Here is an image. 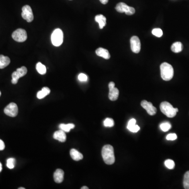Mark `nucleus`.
I'll list each match as a JSON object with an SVG mask.
<instances>
[{
    "label": "nucleus",
    "mask_w": 189,
    "mask_h": 189,
    "mask_svg": "<svg viewBox=\"0 0 189 189\" xmlns=\"http://www.w3.org/2000/svg\"><path fill=\"white\" fill-rule=\"evenodd\" d=\"M102 158L105 164L111 165L115 162L114 149L112 146L107 145L104 146L101 151Z\"/></svg>",
    "instance_id": "obj_1"
},
{
    "label": "nucleus",
    "mask_w": 189,
    "mask_h": 189,
    "mask_svg": "<svg viewBox=\"0 0 189 189\" xmlns=\"http://www.w3.org/2000/svg\"><path fill=\"white\" fill-rule=\"evenodd\" d=\"M161 76L165 81H169L173 78L174 75L173 68L167 63H163L160 66Z\"/></svg>",
    "instance_id": "obj_2"
},
{
    "label": "nucleus",
    "mask_w": 189,
    "mask_h": 189,
    "mask_svg": "<svg viewBox=\"0 0 189 189\" xmlns=\"http://www.w3.org/2000/svg\"><path fill=\"white\" fill-rule=\"evenodd\" d=\"M160 108L161 112L169 118L175 117L179 111L178 108H174L169 102L167 101L161 102L160 104Z\"/></svg>",
    "instance_id": "obj_3"
},
{
    "label": "nucleus",
    "mask_w": 189,
    "mask_h": 189,
    "mask_svg": "<svg viewBox=\"0 0 189 189\" xmlns=\"http://www.w3.org/2000/svg\"><path fill=\"white\" fill-rule=\"evenodd\" d=\"M63 31L60 29H57L53 31L51 35L52 43L55 46H60L61 45L63 42Z\"/></svg>",
    "instance_id": "obj_4"
},
{
    "label": "nucleus",
    "mask_w": 189,
    "mask_h": 189,
    "mask_svg": "<svg viewBox=\"0 0 189 189\" xmlns=\"http://www.w3.org/2000/svg\"><path fill=\"white\" fill-rule=\"evenodd\" d=\"M12 37L17 42H24L27 39V33L25 29H19L12 33Z\"/></svg>",
    "instance_id": "obj_5"
},
{
    "label": "nucleus",
    "mask_w": 189,
    "mask_h": 189,
    "mask_svg": "<svg viewBox=\"0 0 189 189\" xmlns=\"http://www.w3.org/2000/svg\"><path fill=\"white\" fill-rule=\"evenodd\" d=\"M27 70L26 67L22 66L20 68H17L16 71L13 72L12 74V83L16 84L19 79L24 76L27 74Z\"/></svg>",
    "instance_id": "obj_6"
},
{
    "label": "nucleus",
    "mask_w": 189,
    "mask_h": 189,
    "mask_svg": "<svg viewBox=\"0 0 189 189\" xmlns=\"http://www.w3.org/2000/svg\"><path fill=\"white\" fill-rule=\"evenodd\" d=\"M22 16L23 19L27 20V22H32L34 20V15L30 6L26 5L23 7Z\"/></svg>",
    "instance_id": "obj_7"
},
{
    "label": "nucleus",
    "mask_w": 189,
    "mask_h": 189,
    "mask_svg": "<svg viewBox=\"0 0 189 189\" xmlns=\"http://www.w3.org/2000/svg\"><path fill=\"white\" fill-rule=\"evenodd\" d=\"M4 111L5 114L7 116L12 117H16L18 114V107L17 105L14 102H11L5 108Z\"/></svg>",
    "instance_id": "obj_8"
},
{
    "label": "nucleus",
    "mask_w": 189,
    "mask_h": 189,
    "mask_svg": "<svg viewBox=\"0 0 189 189\" xmlns=\"http://www.w3.org/2000/svg\"><path fill=\"white\" fill-rule=\"evenodd\" d=\"M130 45L132 51L135 53H139L141 50V42L138 36H133L130 39Z\"/></svg>",
    "instance_id": "obj_9"
},
{
    "label": "nucleus",
    "mask_w": 189,
    "mask_h": 189,
    "mask_svg": "<svg viewBox=\"0 0 189 189\" xmlns=\"http://www.w3.org/2000/svg\"><path fill=\"white\" fill-rule=\"evenodd\" d=\"M141 106L146 110V112L150 116H153L157 113V109L153 106L151 102H148L146 101H142L141 102Z\"/></svg>",
    "instance_id": "obj_10"
},
{
    "label": "nucleus",
    "mask_w": 189,
    "mask_h": 189,
    "mask_svg": "<svg viewBox=\"0 0 189 189\" xmlns=\"http://www.w3.org/2000/svg\"><path fill=\"white\" fill-rule=\"evenodd\" d=\"M53 137L55 139L61 142H64L66 140V135L65 131L61 129L55 132L53 135Z\"/></svg>",
    "instance_id": "obj_11"
},
{
    "label": "nucleus",
    "mask_w": 189,
    "mask_h": 189,
    "mask_svg": "<svg viewBox=\"0 0 189 189\" xmlns=\"http://www.w3.org/2000/svg\"><path fill=\"white\" fill-rule=\"evenodd\" d=\"M64 172L61 169H57L54 173V179L55 182L61 183L64 180Z\"/></svg>",
    "instance_id": "obj_12"
},
{
    "label": "nucleus",
    "mask_w": 189,
    "mask_h": 189,
    "mask_svg": "<svg viewBox=\"0 0 189 189\" xmlns=\"http://www.w3.org/2000/svg\"><path fill=\"white\" fill-rule=\"evenodd\" d=\"M96 54L98 56L102 57L106 60H109L110 58V55L107 50L103 48L102 47H99L96 51Z\"/></svg>",
    "instance_id": "obj_13"
},
{
    "label": "nucleus",
    "mask_w": 189,
    "mask_h": 189,
    "mask_svg": "<svg viewBox=\"0 0 189 189\" xmlns=\"http://www.w3.org/2000/svg\"><path fill=\"white\" fill-rule=\"evenodd\" d=\"M109 89V98L110 101H115L118 99L119 92L118 88L116 87H112Z\"/></svg>",
    "instance_id": "obj_14"
},
{
    "label": "nucleus",
    "mask_w": 189,
    "mask_h": 189,
    "mask_svg": "<svg viewBox=\"0 0 189 189\" xmlns=\"http://www.w3.org/2000/svg\"><path fill=\"white\" fill-rule=\"evenodd\" d=\"M70 155L74 160L78 161L83 159V155L82 153L75 149H72L70 151Z\"/></svg>",
    "instance_id": "obj_15"
},
{
    "label": "nucleus",
    "mask_w": 189,
    "mask_h": 189,
    "mask_svg": "<svg viewBox=\"0 0 189 189\" xmlns=\"http://www.w3.org/2000/svg\"><path fill=\"white\" fill-rule=\"evenodd\" d=\"M95 20L98 23L99 28L102 29L103 27L106 25V18L102 14H99L95 16Z\"/></svg>",
    "instance_id": "obj_16"
},
{
    "label": "nucleus",
    "mask_w": 189,
    "mask_h": 189,
    "mask_svg": "<svg viewBox=\"0 0 189 189\" xmlns=\"http://www.w3.org/2000/svg\"><path fill=\"white\" fill-rule=\"evenodd\" d=\"M10 61V59L8 57L0 55V69H3L7 66Z\"/></svg>",
    "instance_id": "obj_17"
},
{
    "label": "nucleus",
    "mask_w": 189,
    "mask_h": 189,
    "mask_svg": "<svg viewBox=\"0 0 189 189\" xmlns=\"http://www.w3.org/2000/svg\"><path fill=\"white\" fill-rule=\"evenodd\" d=\"M129 7L126 4L123 3V2H120L117 4L115 9L118 12L123 13H126L129 9Z\"/></svg>",
    "instance_id": "obj_18"
},
{
    "label": "nucleus",
    "mask_w": 189,
    "mask_h": 189,
    "mask_svg": "<svg viewBox=\"0 0 189 189\" xmlns=\"http://www.w3.org/2000/svg\"><path fill=\"white\" fill-rule=\"evenodd\" d=\"M51 90L48 87H43L42 90L39 91L37 94V97L38 99H41L44 98L46 96L50 94Z\"/></svg>",
    "instance_id": "obj_19"
},
{
    "label": "nucleus",
    "mask_w": 189,
    "mask_h": 189,
    "mask_svg": "<svg viewBox=\"0 0 189 189\" xmlns=\"http://www.w3.org/2000/svg\"><path fill=\"white\" fill-rule=\"evenodd\" d=\"M183 47V46L182 44L180 42H177L174 43L172 45L171 49L174 53H180L182 51Z\"/></svg>",
    "instance_id": "obj_20"
},
{
    "label": "nucleus",
    "mask_w": 189,
    "mask_h": 189,
    "mask_svg": "<svg viewBox=\"0 0 189 189\" xmlns=\"http://www.w3.org/2000/svg\"><path fill=\"white\" fill-rule=\"evenodd\" d=\"M75 126L73 124H61L59 126L60 129L62 130L65 132L68 133L70 130L75 128Z\"/></svg>",
    "instance_id": "obj_21"
},
{
    "label": "nucleus",
    "mask_w": 189,
    "mask_h": 189,
    "mask_svg": "<svg viewBox=\"0 0 189 189\" xmlns=\"http://www.w3.org/2000/svg\"><path fill=\"white\" fill-rule=\"evenodd\" d=\"M36 68L38 73L41 75H44L46 73V68L45 66L42 64L40 62L37 63L36 65Z\"/></svg>",
    "instance_id": "obj_22"
},
{
    "label": "nucleus",
    "mask_w": 189,
    "mask_h": 189,
    "mask_svg": "<svg viewBox=\"0 0 189 189\" xmlns=\"http://www.w3.org/2000/svg\"><path fill=\"white\" fill-rule=\"evenodd\" d=\"M171 124L169 122H164L161 124L160 125V129L164 132H167L169 131L171 128Z\"/></svg>",
    "instance_id": "obj_23"
},
{
    "label": "nucleus",
    "mask_w": 189,
    "mask_h": 189,
    "mask_svg": "<svg viewBox=\"0 0 189 189\" xmlns=\"http://www.w3.org/2000/svg\"><path fill=\"white\" fill-rule=\"evenodd\" d=\"M183 187L185 189H189V171L184 174Z\"/></svg>",
    "instance_id": "obj_24"
},
{
    "label": "nucleus",
    "mask_w": 189,
    "mask_h": 189,
    "mask_svg": "<svg viewBox=\"0 0 189 189\" xmlns=\"http://www.w3.org/2000/svg\"><path fill=\"white\" fill-rule=\"evenodd\" d=\"M104 125L106 127H112L114 126V121L112 118H107L104 120Z\"/></svg>",
    "instance_id": "obj_25"
},
{
    "label": "nucleus",
    "mask_w": 189,
    "mask_h": 189,
    "mask_svg": "<svg viewBox=\"0 0 189 189\" xmlns=\"http://www.w3.org/2000/svg\"><path fill=\"white\" fill-rule=\"evenodd\" d=\"M164 164H165V167H167V168L168 169H173L175 167V164L174 161L171 159H168V160H165V162H164Z\"/></svg>",
    "instance_id": "obj_26"
},
{
    "label": "nucleus",
    "mask_w": 189,
    "mask_h": 189,
    "mask_svg": "<svg viewBox=\"0 0 189 189\" xmlns=\"http://www.w3.org/2000/svg\"><path fill=\"white\" fill-rule=\"evenodd\" d=\"M16 159L14 158H9L7 160V167L9 169H13L15 167Z\"/></svg>",
    "instance_id": "obj_27"
},
{
    "label": "nucleus",
    "mask_w": 189,
    "mask_h": 189,
    "mask_svg": "<svg viewBox=\"0 0 189 189\" xmlns=\"http://www.w3.org/2000/svg\"><path fill=\"white\" fill-rule=\"evenodd\" d=\"M152 33L155 36H157L158 38H160L163 35V32L162 29H155L152 31Z\"/></svg>",
    "instance_id": "obj_28"
},
{
    "label": "nucleus",
    "mask_w": 189,
    "mask_h": 189,
    "mask_svg": "<svg viewBox=\"0 0 189 189\" xmlns=\"http://www.w3.org/2000/svg\"><path fill=\"white\" fill-rule=\"evenodd\" d=\"M78 79L80 82H86L88 80V77L85 74L81 73L79 75Z\"/></svg>",
    "instance_id": "obj_29"
},
{
    "label": "nucleus",
    "mask_w": 189,
    "mask_h": 189,
    "mask_svg": "<svg viewBox=\"0 0 189 189\" xmlns=\"http://www.w3.org/2000/svg\"><path fill=\"white\" fill-rule=\"evenodd\" d=\"M168 140H175L177 139V136L176 135V133H170L169 135H168L166 137Z\"/></svg>",
    "instance_id": "obj_30"
},
{
    "label": "nucleus",
    "mask_w": 189,
    "mask_h": 189,
    "mask_svg": "<svg viewBox=\"0 0 189 189\" xmlns=\"http://www.w3.org/2000/svg\"><path fill=\"white\" fill-rule=\"evenodd\" d=\"M128 129L132 133H137L139 130L140 127L138 125H137V124H135L134 126H132Z\"/></svg>",
    "instance_id": "obj_31"
},
{
    "label": "nucleus",
    "mask_w": 189,
    "mask_h": 189,
    "mask_svg": "<svg viewBox=\"0 0 189 189\" xmlns=\"http://www.w3.org/2000/svg\"><path fill=\"white\" fill-rule=\"evenodd\" d=\"M135 13V9L133 7H129V9L128 11L125 13L126 15H128V16H132L133 14H134Z\"/></svg>",
    "instance_id": "obj_32"
},
{
    "label": "nucleus",
    "mask_w": 189,
    "mask_h": 189,
    "mask_svg": "<svg viewBox=\"0 0 189 189\" xmlns=\"http://www.w3.org/2000/svg\"><path fill=\"white\" fill-rule=\"evenodd\" d=\"M136 120L135 119H131L128 122V125H127V128L129 129L132 126H134L135 124H136Z\"/></svg>",
    "instance_id": "obj_33"
},
{
    "label": "nucleus",
    "mask_w": 189,
    "mask_h": 189,
    "mask_svg": "<svg viewBox=\"0 0 189 189\" xmlns=\"http://www.w3.org/2000/svg\"><path fill=\"white\" fill-rule=\"evenodd\" d=\"M5 148V144L2 140L0 139V150H3Z\"/></svg>",
    "instance_id": "obj_34"
},
{
    "label": "nucleus",
    "mask_w": 189,
    "mask_h": 189,
    "mask_svg": "<svg viewBox=\"0 0 189 189\" xmlns=\"http://www.w3.org/2000/svg\"><path fill=\"white\" fill-rule=\"evenodd\" d=\"M99 1L103 4H106L108 2V0H99Z\"/></svg>",
    "instance_id": "obj_35"
},
{
    "label": "nucleus",
    "mask_w": 189,
    "mask_h": 189,
    "mask_svg": "<svg viewBox=\"0 0 189 189\" xmlns=\"http://www.w3.org/2000/svg\"><path fill=\"white\" fill-rule=\"evenodd\" d=\"M88 187H86V186H84V187H81V189H88Z\"/></svg>",
    "instance_id": "obj_36"
},
{
    "label": "nucleus",
    "mask_w": 189,
    "mask_h": 189,
    "mask_svg": "<svg viewBox=\"0 0 189 189\" xmlns=\"http://www.w3.org/2000/svg\"><path fill=\"white\" fill-rule=\"evenodd\" d=\"M2 164H1V162H0V172L2 171Z\"/></svg>",
    "instance_id": "obj_37"
},
{
    "label": "nucleus",
    "mask_w": 189,
    "mask_h": 189,
    "mask_svg": "<svg viewBox=\"0 0 189 189\" xmlns=\"http://www.w3.org/2000/svg\"><path fill=\"white\" fill-rule=\"evenodd\" d=\"M19 189H25L24 187H19Z\"/></svg>",
    "instance_id": "obj_38"
},
{
    "label": "nucleus",
    "mask_w": 189,
    "mask_h": 189,
    "mask_svg": "<svg viewBox=\"0 0 189 189\" xmlns=\"http://www.w3.org/2000/svg\"><path fill=\"white\" fill-rule=\"evenodd\" d=\"M1 92H0V96H1Z\"/></svg>",
    "instance_id": "obj_39"
}]
</instances>
